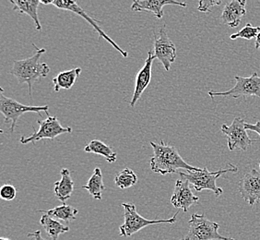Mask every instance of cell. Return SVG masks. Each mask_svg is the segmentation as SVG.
Masks as SVG:
<instances>
[{
	"mask_svg": "<svg viewBox=\"0 0 260 240\" xmlns=\"http://www.w3.org/2000/svg\"><path fill=\"white\" fill-rule=\"evenodd\" d=\"M150 145L153 149V156L150 160V168L154 173L165 175L177 173L179 169H185L187 172L200 169L188 165L175 147L168 145L164 140H160V143L150 141Z\"/></svg>",
	"mask_w": 260,
	"mask_h": 240,
	"instance_id": "obj_1",
	"label": "cell"
},
{
	"mask_svg": "<svg viewBox=\"0 0 260 240\" xmlns=\"http://www.w3.org/2000/svg\"><path fill=\"white\" fill-rule=\"evenodd\" d=\"M36 52L34 55L28 58L21 60H14L10 74L15 76L19 83H26L29 87L30 96H31L32 85L39 80L47 77L50 72V67L46 63H41L40 58L45 54V48H38L36 45L32 44Z\"/></svg>",
	"mask_w": 260,
	"mask_h": 240,
	"instance_id": "obj_2",
	"label": "cell"
},
{
	"mask_svg": "<svg viewBox=\"0 0 260 240\" xmlns=\"http://www.w3.org/2000/svg\"><path fill=\"white\" fill-rule=\"evenodd\" d=\"M236 173L238 172L237 166L229 163L228 168L220 169V170L210 172L208 168H200L197 171H188L187 173L179 172V175L183 179L187 180L191 185L194 187L197 191L203 190H211L214 192L216 197H219L223 193V190L218 187L216 184V180L226 173Z\"/></svg>",
	"mask_w": 260,
	"mask_h": 240,
	"instance_id": "obj_3",
	"label": "cell"
},
{
	"mask_svg": "<svg viewBox=\"0 0 260 240\" xmlns=\"http://www.w3.org/2000/svg\"><path fill=\"white\" fill-rule=\"evenodd\" d=\"M121 206L124 209V224L119 227V235L128 237L139 231L143 229L146 226L157 224H175L177 219V215L179 212L175 213V215L165 220H148L138 213L137 208L134 203L131 202H125L122 203Z\"/></svg>",
	"mask_w": 260,
	"mask_h": 240,
	"instance_id": "obj_4",
	"label": "cell"
},
{
	"mask_svg": "<svg viewBox=\"0 0 260 240\" xmlns=\"http://www.w3.org/2000/svg\"><path fill=\"white\" fill-rule=\"evenodd\" d=\"M189 230L180 239L176 240H235L219 233L220 225L209 220L206 215L194 214L191 215Z\"/></svg>",
	"mask_w": 260,
	"mask_h": 240,
	"instance_id": "obj_5",
	"label": "cell"
},
{
	"mask_svg": "<svg viewBox=\"0 0 260 240\" xmlns=\"http://www.w3.org/2000/svg\"><path fill=\"white\" fill-rule=\"evenodd\" d=\"M49 106L43 105V106H35V105H25L19 103L18 101L14 100L10 97L4 95V89L1 88V95H0V112L5 117V124H10V132L12 133L15 127L17 126V121L20 116L26 113H40L45 111L46 115H49Z\"/></svg>",
	"mask_w": 260,
	"mask_h": 240,
	"instance_id": "obj_6",
	"label": "cell"
},
{
	"mask_svg": "<svg viewBox=\"0 0 260 240\" xmlns=\"http://www.w3.org/2000/svg\"><path fill=\"white\" fill-rule=\"evenodd\" d=\"M37 123L40 126L39 130H35L30 137H21L20 139L21 144H27L30 142L35 143L44 139L55 140L58 136L72 132V128L63 127L56 116L47 115L45 119L42 121L37 120Z\"/></svg>",
	"mask_w": 260,
	"mask_h": 240,
	"instance_id": "obj_7",
	"label": "cell"
},
{
	"mask_svg": "<svg viewBox=\"0 0 260 240\" xmlns=\"http://www.w3.org/2000/svg\"><path fill=\"white\" fill-rule=\"evenodd\" d=\"M245 120L241 117H235L231 125L223 124L220 131L227 137L228 147L231 152L235 149L247 151L255 140H252L245 130Z\"/></svg>",
	"mask_w": 260,
	"mask_h": 240,
	"instance_id": "obj_8",
	"label": "cell"
},
{
	"mask_svg": "<svg viewBox=\"0 0 260 240\" xmlns=\"http://www.w3.org/2000/svg\"><path fill=\"white\" fill-rule=\"evenodd\" d=\"M236 83L235 86L229 91L216 93L210 91L209 95L213 99L215 96H223V97H232L238 98L241 96H256L260 98V76L254 72L248 78H243L240 76H235Z\"/></svg>",
	"mask_w": 260,
	"mask_h": 240,
	"instance_id": "obj_9",
	"label": "cell"
},
{
	"mask_svg": "<svg viewBox=\"0 0 260 240\" xmlns=\"http://www.w3.org/2000/svg\"><path fill=\"white\" fill-rule=\"evenodd\" d=\"M49 4L50 5L55 6V8L59 9V10H67V11H70V12H73L76 15L80 16L82 19L84 20L90 24L96 33L99 35L101 38H104L105 40L107 41L109 44H110L115 49L118 51L120 53L121 55H123L124 57H127L128 54L127 52L125 50H123L121 48L119 45H117L115 43V41L112 40V38H110L108 35L105 34L104 30L101 28L99 26V22L98 20H95L94 19H92L85 10H83L81 7L78 5V3L76 1H67V0H54V1H49Z\"/></svg>",
	"mask_w": 260,
	"mask_h": 240,
	"instance_id": "obj_10",
	"label": "cell"
},
{
	"mask_svg": "<svg viewBox=\"0 0 260 240\" xmlns=\"http://www.w3.org/2000/svg\"><path fill=\"white\" fill-rule=\"evenodd\" d=\"M153 55L164 65L166 70H170L171 65L176 58V47L172 42L165 29L160 28V34L155 36Z\"/></svg>",
	"mask_w": 260,
	"mask_h": 240,
	"instance_id": "obj_11",
	"label": "cell"
},
{
	"mask_svg": "<svg viewBox=\"0 0 260 240\" xmlns=\"http://www.w3.org/2000/svg\"><path fill=\"white\" fill-rule=\"evenodd\" d=\"M189 182L187 180H176L175 182L174 193L171 197V203L172 205L183 210L185 213L188 212L191 206L199 203L200 198L193 194L189 186Z\"/></svg>",
	"mask_w": 260,
	"mask_h": 240,
	"instance_id": "obj_12",
	"label": "cell"
},
{
	"mask_svg": "<svg viewBox=\"0 0 260 240\" xmlns=\"http://www.w3.org/2000/svg\"><path fill=\"white\" fill-rule=\"evenodd\" d=\"M238 190L242 198L253 206L260 200V172L251 169L238 183Z\"/></svg>",
	"mask_w": 260,
	"mask_h": 240,
	"instance_id": "obj_13",
	"label": "cell"
},
{
	"mask_svg": "<svg viewBox=\"0 0 260 240\" xmlns=\"http://www.w3.org/2000/svg\"><path fill=\"white\" fill-rule=\"evenodd\" d=\"M155 56L153 55V51H149L144 65L139 70L136 76L135 91L133 94L132 100L130 102L131 107L135 106L137 102L140 100L141 95L146 90V88L150 84L151 80V68Z\"/></svg>",
	"mask_w": 260,
	"mask_h": 240,
	"instance_id": "obj_14",
	"label": "cell"
},
{
	"mask_svg": "<svg viewBox=\"0 0 260 240\" xmlns=\"http://www.w3.org/2000/svg\"><path fill=\"white\" fill-rule=\"evenodd\" d=\"M167 5L180 6L182 8L186 7L185 2H177L174 0H135L131 10L136 12H151L158 19L164 17V8Z\"/></svg>",
	"mask_w": 260,
	"mask_h": 240,
	"instance_id": "obj_15",
	"label": "cell"
},
{
	"mask_svg": "<svg viewBox=\"0 0 260 240\" xmlns=\"http://www.w3.org/2000/svg\"><path fill=\"white\" fill-rule=\"evenodd\" d=\"M245 0H233L226 4L222 14V22L231 28H236L240 24L243 17L246 14Z\"/></svg>",
	"mask_w": 260,
	"mask_h": 240,
	"instance_id": "obj_16",
	"label": "cell"
},
{
	"mask_svg": "<svg viewBox=\"0 0 260 240\" xmlns=\"http://www.w3.org/2000/svg\"><path fill=\"white\" fill-rule=\"evenodd\" d=\"M61 179L55 183V195L58 200L65 202L70 199L74 190V181L69 169L63 168L60 171Z\"/></svg>",
	"mask_w": 260,
	"mask_h": 240,
	"instance_id": "obj_17",
	"label": "cell"
},
{
	"mask_svg": "<svg viewBox=\"0 0 260 240\" xmlns=\"http://www.w3.org/2000/svg\"><path fill=\"white\" fill-rule=\"evenodd\" d=\"M10 3L14 5L13 10H18L21 14H27L30 16L31 20L35 22L36 30H42V25L38 17V8L41 4V1L39 0H28V1L10 0Z\"/></svg>",
	"mask_w": 260,
	"mask_h": 240,
	"instance_id": "obj_18",
	"label": "cell"
},
{
	"mask_svg": "<svg viewBox=\"0 0 260 240\" xmlns=\"http://www.w3.org/2000/svg\"><path fill=\"white\" fill-rule=\"evenodd\" d=\"M82 70L80 68H74L72 70L61 71L56 77L53 78L52 82L54 84V90L58 93L61 89L70 90L75 84L76 80L79 78Z\"/></svg>",
	"mask_w": 260,
	"mask_h": 240,
	"instance_id": "obj_19",
	"label": "cell"
},
{
	"mask_svg": "<svg viewBox=\"0 0 260 240\" xmlns=\"http://www.w3.org/2000/svg\"><path fill=\"white\" fill-rule=\"evenodd\" d=\"M41 225L45 227L46 233L50 236L52 240H57L59 235L68 233L70 227L61 224L59 221L55 220L49 215H43L40 220Z\"/></svg>",
	"mask_w": 260,
	"mask_h": 240,
	"instance_id": "obj_20",
	"label": "cell"
},
{
	"mask_svg": "<svg viewBox=\"0 0 260 240\" xmlns=\"http://www.w3.org/2000/svg\"><path fill=\"white\" fill-rule=\"evenodd\" d=\"M82 189L88 190V192L93 199L102 200V194H103V191L105 190V187L102 170L99 167H96L90 179L85 186L82 187Z\"/></svg>",
	"mask_w": 260,
	"mask_h": 240,
	"instance_id": "obj_21",
	"label": "cell"
},
{
	"mask_svg": "<svg viewBox=\"0 0 260 240\" xmlns=\"http://www.w3.org/2000/svg\"><path fill=\"white\" fill-rule=\"evenodd\" d=\"M84 151L86 153H93L96 155L104 156L105 160L107 161L108 163L113 164L115 163L116 159H117V155L116 153L113 151L112 147L110 146L106 145L105 142H103L100 140H92L89 144H87L84 148Z\"/></svg>",
	"mask_w": 260,
	"mask_h": 240,
	"instance_id": "obj_22",
	"label": "cell"
},
{
	"mask_svg": "<svg viewBox=\"0 0 260 240\" xmlns=\"http://www.w3.org/2000/svg\"><path fill=\"white\" fill-rule=\"evenodd\" d=\"M45 215H49L55 220H62L70 223L71 221L76 220V215H78V210L72 206L63 205L57 206L49 211H39Z\"/></svg>",
	"mask_w": 260,
	"mask_h": 240,
	"instance_id": "obj_23",
	"label": "cell"
},
{
	"mask_svg": "<svg viewBox=\"0 0 260 240\" xmlns=\"http://www.w3.org/2000/svg\"><path fill=\"white\" fill-rule=\"evenodd\" d=\"M137 182L138 176L136 175L135 172L130 168H125L124 170L121 171L120 173L115 175V185L122 190H125L136 185Z\"/></svg>",
	"mask_w": 260,
	"mask_h": 240,
	"instance_id": "obj_24",
	"label": "cell"
},
{
	"mask_svg": "<svg viewBox=\"0 0 260 240\" xmlns=\"http://www.w3.org/2000/svg\"><path fill=\"white\" fill-rule=\"evenodd\" d=\"M259 33L260 27H254L251 25L250 23H247L238 33L231 35L230 38L232 40L239 39V38L245 39V40H252L253 38H256V36Z\"/></svg>",
	"mask_w": 260,
	"mask_h": 240,
	"instance_id": "obj_25",
	"label": "cell"
},
{
	"mask_svg": "<svg viewBox=\"0 0 260 240\" xmlns=\"http://www.w3.org/2000/svg\"><path fill=\"white\" fill-rule=\"evenodd\" d=\"M17 195L15 187L11 184H5L0 189V197L5 200H14Z\"/></svg>",
	"mask_w": 260,
	"mask_h": 240,
	"instance_id": "obj_26",
	"label": "cell"
},
{
	"mask_svg": "<svg viewBox=\"0 0 260 240\" xmlns=\"http://www.w3.org/2000/svg\"><path fill=\"white\" fill-rule=\"evenodd\" d=\"M220 4H221V1H220V0H218V1L202 0V1H200V3H199L198 10H200V12H203V13H209L214 7L220 6Z\"/></svg>",
	"mask_w": 260,
	"mask_h": 240,
	"instance_id": "obj_27",
	"label": "cell"
},
{
	"mask_svg": "<svg viewBox=\"0 0 260 240\" xmlns=\"http://www.w3.org/2000/svg\"><path fill=\"white\" fill-rule=\"evenodd\" d=\"M245 130H252L260 136V120L257 121L255 124H249L245 123Z\"/></svg>",
	"mask_w": 260,
	"mask_h": 240,
	"instance_id": "obj_28",
	"label": "cell"
},
{
	"mask_svg": "<svg viewBox=\"0 0 260 240\" xmlns=\"http://www.w3.org/2000/svg\"><path fill=\"white\" fill-rule=\"evenodd\" d=\"M28 236L29 237H34L35 240H46L42 236V233H41L40 230H36L35 232H32V233H29Z\"/></svg>",
	"mask_w": 260,
	"mask_h": 240,
	"instance_id": "obj_29",
	"label": "cell"
},
{
	"mask_svg": "<svg viewBox=\"0 0 260 240\" xmlns=\"http://www.w3.org/2000/svg\"><path fill=\"white\" fill-rule=\"evenodd\" d=\"M255 47L256 49H260V33L255 38Z\"/></svg>",
	"mask_w": 260,
	"mask_h": 240,
	"instance_id": "obj_30",
	"label": "cell"
},
{
	"mask_svg": "<svg viewBox=\"0 0 260 240\" xmlns=\"http://www.w3.org/2000/svg\"><path fill=\"white\" fill-rule=\"evenodd\" d=\"M0 240H10V239H9V238H4V237H1V238H0Z\"/></svg>",
	"mask_w": 260,
	"mask_h": 240,
	"instance_id": "obj_31",
	"label": "cell"
},
{
	"mask_svg": "<svg viewBox=\"0 0 260 240\" xmlns=\"http://www.w3.org/2000/svg\"><path fill=\"white\" fill-rule=\"evenodd\" d=\"M259 168H260V163H259Z\"/></svg>",
	"mask_w": 260,
	"mask_h": 240,
	"instance_id": "obj_32",
	"label": "cell"
}]
</instances>
